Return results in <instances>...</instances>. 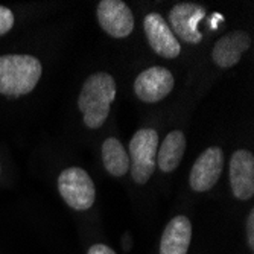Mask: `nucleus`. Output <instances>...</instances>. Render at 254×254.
<instances>
[{"mask_svg": "<svg viewBox=\"0 0 254 254\" xmlns=\"http://www.w3.org/2000/svg\"><path fill=\"white\" fill-rule=\"evenodd\" d=\"M114 98L116 82L111 75L99 72L87 78L78 98V107L87 128L96 129L104 125Z\"/></svg>", "mask_w": 254, "mask_h": 254, "instance_id": "obj_1", "label": "nucleus"}, {"mask_svg": "<svg viewBox=\"0 0 254 254\" xmlns=\"http://www.w3.org/2000/svg\"><path fill=\"white\" fill-rule=\"evenodd\" d=\"M41 63L31 55L0 57V93L23 96L35 88L41 78Z\"/></svg>", "mask_w": 254, "mask_h": 254, "instance_id": "obj_2", "label": "nucleus"}, {"mask_svg": "<svg viewBox=\"0 0 254 254\" xmlns=\"http://www.w3.org/2000/svg\"><path fill=\"white\" fill-rule=\"evenodd\" d=\"M158 134L152 128L138 129L129 142V171L135 183L145 184L157 166Z\"/></svg>", "mask_w": 254, "mask_h": 254, "instance_id": "obj_3", "label": "nucleus"}, {"mask_svg": "<svg viewBox=\"0 0 254 254\" xmlns=\"http://www.w3.org/2000/svg\"><path fill=\"white\" fill-rule=\"evenodd\" d=\"M58 190L63 199L75 210H88L95 204L93 180L81 168H67L58 177Z\"/></svg>", "mask_w": 254, "mask_h": 254, "instance_id": "obj_4", "label": "nucleus"}, {"mask_svg": "<svg viewBox=\"0 0 254 254\" xmlns=\"http://www.w3.org/2000/svg\"><path fill=\"white\" fill-rule=\"evenodd\" d=\"M174 88V76L166 67H149L135 78L134 91L137 98L148 102H160L165 99Z\"/></svg>", "mask_w": 254, "mask_h": 254, "instance_id": "obj_5", "label": "nucleus"}, {"mask_svg": "<svg viewBox=\"0 0 254 254\" xmlns=\"http://www.w3.org/2000/svg\"><path fill=\"white\" fill-rule=\"evenodd\" d=\"M224 168V152L218 146L205 149L193 163L189 183L195 192H207L218 183Z\"/></svg>", "mask_w": 254, "mask_h": 254, "instance_id": "obj_6", "label": "nucleus"}, {"mask_svg": "<svg viewBox=\"0 0 254 254\" xmlns=\"http://www.w3.org/2000/svg\"><path fill=\"white\" fill-rule=\"evenodd\" d=\"M143 29L148 43L155 54L160 57L172 60L181 52V46L169 28L168 21L157 12H151L143 20Z\"/></svg>", "mask_w": 254, "mask_h": 254, "instance_id": "obj_7", "label": "nucleus"}, {"mask_svg": "<svg viewBox=\"0 0 254 254\" xmlns=\"http://www.w3.org/2000/svg\"><path fill=\"white\" fill-rule=\"evenodd\" d=\"M98 21L101 28L114 38L128 37L134 29L131 9L121 0H102L98 5Z\"/></svg>", "mask_w": 254, "mask_h": 254, "instance_id": "obj_8", "label": "nucleus"}, {"mask_svg": "<svg viewBox=\"0 0 254 254\" xmlns=\"http://www.w3.org/2000/svg\"><path fill=\"white\" fill-rule=\"evenodd\" d=\"M205 17V9L195 3H178L169 12V21L172 32L186 43L198 44L202 40V34L198 31V23Z\"/></svg>", "mask_w": 254, "mask_h": 254, "instance_id": "obj_9", "label": "nucleus"}, {"mask_svg": "<svg viewBox=\"0 0 254 254\" xmlns=\"http://www.w3.org/2000/svg\"><path fill=\"white\" fill-rule=\"evenodd\" d=\"M230 184L238 199L247 201L254 195V155L239 149L230 160Z\"/></svg>", "mask_w": 254, "mask_h": 254, "instance_id": "obj_10", "label": "nucleus"}, {"mask_svg": "<svg viewBox=\"0 0 254 254\" xmlns=\"http://www.w3.org/2000/svg\"><path fill=\"white\" fill-rule=\"evenodd\" d=\"M251 46V38L244 31H233L221 37L213 46L212 58L222 68L233 67L242 58V54Z\"/></svg>", "mask_w": 254, "mask_h": 254, "instance_id": "obj_11", "label": "nucleus"}, {"mask_svg": "<svg viewBox=\"0 0 254 254\" xmlns=\"http://www.w3.org/2000/svg\"><path fill=\"white\" fill-rule=\"evenodd\" d=\"M192 239L189 218L178 215L166 225L160 241V254H188Z\"/></svg>", "mask_w": 254, "mask_h": 254, "instance_id": "obj_12", "label": "nucleus"}, {"mask_svg": "<svg viewBox=\"0 0 254 254\" xmlns=\"http://www.w3.org/2000/svg\"><path fill=\"white\" fill-rule=\"evenodd\" d=\"M184 149H186V138L181 131H172L166 135L163 143L157 151V165L163 172H172L181 163Z\"/></svg>", "mask_w": 254, "mask_h": 254, "instance_id": "obj_13", "label": "nucleus"}, {"mask_svg": "<svg viewBox=\"0 0 254 254\" xmlns=\"http://www.w3.org/2000/svg\"><path fill=\"white\" fill-rule=\"evenodd\" d=\"M102 161L107 172L113 177H122L129 171V157L118 138H107L102 143Z\"/></svg>", "mask_w": 254, "mask_h": 254, "instance_id": "obj_14", "label": "nucleus"}, {"mask_svg": "<svg viewBox=\"0 0 254 254\" xmlns=\"http://www.w3.org/2000/svg\"><path fill=\"white\" fill-rule=\"evenodd\" d=\"M14 26V14L9 8L0 6V37L8 34Z\"/></svg>", "mask_w": 254, "mask_h": 254, "instance_id": "obj_15", "label": "nucleus"}, {"mask_svg": "<svg viewBox=\"0 0 254 254\" xmlns=\"http://www.w3.org/2000/svg\"><path fill=\"white\" fill-rule=\"evenodd\" d=\"M247 238H248V245L253 250L254 248V212L251 210L247 219Z\"/></svg>", "mask_w": 254, "mask_h": 254, "instance_id": "obj_16", "label": "nucleus"}, {"mask_svg": "<svg viewBox=\"0 0 254 254\" xmlns=\"http://www.w3.org/2000/svg\"><path fill=\"white\" fill-rule=\"evenodd\" d=\"M87 254H116L110 247L104 245V244H96L93 247H90Z\"/></svg>", "mask_w": 254, "mask_h": 254, "instance_id": "obj_17", "label": "nucleus"}, {"mask_svg": "<svg viewBox=\"0 0 254 254\" xmlns=\"http://www.w3.org/2000/svg\"><path fill=\"white\" fill-rule=\"evenodd\" d=\"M213 17H215V18L212 20V28H213V29H216V21H218V20H221V21H222V20H224V17H222V15H219V14H215Z\"/></svg>", "mask_w": 254, "mask_h": 254, "instance_id": "obj_18", "label": "nucleus"}]
</instances>
